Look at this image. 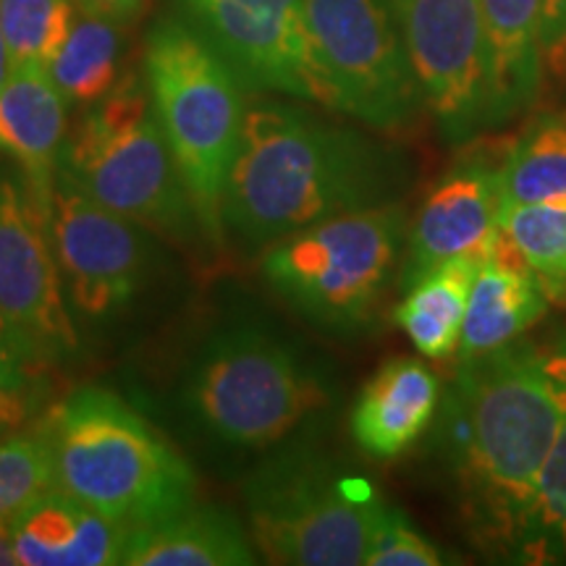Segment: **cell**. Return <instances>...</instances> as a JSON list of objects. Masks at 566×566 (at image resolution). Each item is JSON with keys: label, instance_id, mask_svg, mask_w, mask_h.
Listing matches in <instances>:
<instances>
[{"label": "cell", "instance_id": "obj_1", "mask_svg": "<svg viewBox=\"0 0 566 566\" xmlns=\"http://www.w3.org/2000/svg\"><path fill=\"white\" fill-rule=\"evenodd\" d=\"M558 420L562 407L541 349L514 342L462 359L441 430L483 541L520 548Z\"/></svg>", "mask_w": 566, "mask_h": 566}, {"label": "cell", "instance_id": "obj_2", "mask_svg": "<svg viewBox=\"0 0 566 566\" xmlns=\"http://www.w3.org/2000/svg\"><path fill=\"white\" fill-rule=\"evenodd\" d=\"M391 153L363 134L281 103L252 105L226 189L223 223L250 247H271L325 218L391 202Z\"/></svg>", "mask_w": 566, "mask_h": 566}, {"label": "cell", "instance_id": "obj_3", "mask_svg": "<svg viewBox=\"0 0 566 566\" xmlns=\"http://www.w3.org/2000/svg\"><path fill=\"white\" fill-rule=\"evenodd\" d=\"M55 488L124 527L195 504V472L150 422L108 388L84 386L42 417Z\"/></svg>", "mask_w": 566, "mask_h": 566}, {"label": "cell", "instance_id": "obj_4", "mask_svg": "<svg viewBox=\"0 0 566 566\" xmlns=\"http://www.w3.org/2000/svg\"><path fill=\"white\" fill-rule=\"evenodd\" d=\"M145 74L163 137L200 229H226L223 205L244 126L242 80L189 21L163 19L147 34Z\"/></svg>", "mask_w": 566, "mask_h": 566}, {"label": "cell", "instance_id": "obj_5", "mask_svg": "<svg viewBox=\"0 0 566 566\" xmlns=\"http://www.w3.org/2000/svg\"><path fill=\"white\" fill-rule=\"evenodd\" d=\"M247 530L268 564L359 566L388 509L367 480L296 443L273 451L244 483Z\"/></svg>", "mask_w": 566, "mask_h": 566}, {"label": "cell", "instance_id": "obj_6", "mask_svg": "<svg viewBox=\"0 0 566 566\" xmlns=\"http://www.w3.org/2000/svg\"><path fill=\"white\" fill-rule=\"evenodd\" d=\"M59 171L103 208L145 229L181 239L200 229L155 116L150 87L137 74L118 80L84 113L63 142Z\"/></svg>", "mask_w": 566, "mask_h": 566}, {"label": "cell", "instance_id": "obj_7", "mask_svg": "<svg viewBox=\"0 0 566 566\" xmlns=\"http://www.w3.org/2000/svg\"><path fill=\"white\" fill-rule=\"evenodd\" d=\"M405 242L407 216L399 205L342 212L268 247L263 275L302 317L352 334L386 294Z\"/></svg>", "mask_w": 566, "mask_h": 566}, {"label": "cell", "instance_id": "obj_8", "mask_svg": "<svg viewBox=\"0 0 566 566\" xmlns=\"http://www.w3.org/2000/svg\"><path fill=\"white\" fill-rule=\"evenodd\" d=\"M184 405L216 441L271 449L325 409L328 391L265 331L229 328L205 344L184 380Z\"/></svg>", "mask_w": 566, "mask_h": 566}, {"label": "cell", "instance_id": "obj_9", "mask_svg": "<svg viewBox=\"0 0 566 566\" xmlns=\"http://www.w3.org/2000/svg\"><path fill=\"white\" fill-rule=\"evenodd\" d=\"M315 59L336 111L373 129H401L424 105L388 0H304Z\"/></svg>", "mask_w": 566, "mask_h": 566}, {"label": "cell", "instance_id": "obj_10", "mask_svg": "<svg viewBox=\"0 0 566 566\" xmlns=\"http://www.w3.org/2000/svg\"><path fill=\"white\" fill-rule=\"evenodd\" d=\"M0 315L34 363L80 352L45 208L24 171L0 163Z\"/></svg>", "mask_w": 566, "mask_h": 566}, {"label": "cell", "instance_id": "obj_11", "mask_svg": "<svg viewBox=\"0 0 566 566\" xmlns=\"http://www.w3.org/2000/svg\"><path fill=\"white\" fill-rule=\"evenodd\" d=\"M45 221L69 304L87 317L126 307L155 268L150 229L118 216L55 174Z\"/></svg>", "mask_w": 566, "mask_h": 566}, {"label": "cell", "instance_id": "obj_12", "mask_svg": "<svg viewBox=\"0 0 566 566\" xmlns=\"http://www.w3.org/2000/svg\"><path fill=\"white\" fill-rule=\"evenodd\" d=\"M391 6L424 108L436 116L443 137L467 142L491 126L480 0H391Z\"/></svg>", "mask_w": 566, "mask_h": 566}, {"label": "cell", "instance_id": "obj_13", "mask_svg": "<svg viewBox=\"0 0 566 566\" xmlns=\"http://www.w3.org/2000/svg\"><path fill=\"white\" fill-rule=\"evenodd\" d=\"M179 6L244 87L336 108L334 90L315 59L304 0H179Z\"/></svg>", "mask_w": 566, "mask_h": 566}, {"label": "cell", "instance_id": "obj_14", "mask_svg": "<svg viewBox=\"0 0 566 566\" xmlns=\"http://www.w3.org/2000/svg\"><path fill=\"white\" fill-rule=\"evenodd\" d=\"M501 160L504 155L472 150L430 189L407 239L401 292L446 260L485 254L501 212Z\"/></svg>", "mask_w": 566, "mask_h": 566}, {"label": "cell", "instance_id": "obj_15", "mask_svg": "<svg viewBox=\"0 0 566 566\" xmlns=\"http://www.w3.org/2000/svg\"><path fill=\"white\" fill-rule=\"evenodd\" d=\"M69 137V101L42 63H11L0 87V153L30 179L42 208L51 197L63 142Z\"/></svg>", "mask_w": 566, "mask_h": 566}, {"label": "cell", "instance_id": "obj_16", "mask_svg": "<svg viewBox=\"0 0 566 566\" xmlns=\"http://www.w3.org/2000/svg\"><path fill=\"white\" fill-rule=\"evenodd\" d=\"M21 566L122 564L129 527L74 499L61 488L40 495L9 522Z\"/></svg>", "mask_w": 566, "mask_h": 566}, {"label": "cell", "instance_id": "obj_17", "mask_svg": "<svg viewBox=\"0 0 566 566\" xmlns=\"http://www.w3.org/2000/svg\"><path fill=\"white\" fill-rule=\"evenodd\" d=\"M441 405V384L420 359L396 357L373 375L352 409V436L375 459H394L420 438Z\"/></svg>", "mask_w": 566, "mask_h": 566}, {"label": "cell", "instance_id": "obj_18", "mask_svg": "<svg viewBox=\"0 0 566 566\" xmlns=\"http://www.w3.org/2000/svg\"><path fill=\"white\" fill-rule=\"evenodd\" d=\"M548 302L543 283L495 239L493 231L467 302L459 359L483 357L514 344L546 315Z\"/></svg>", "mask_w": 566, "mask_h": 566}, {"label": "cell", "instance_id": "obj_19", "mask_svg": "<svg viewBox=\"0 0 566 566\" xmlns=\"http://www.w3.org/2000/svg\"><path fill=\"white\" fill-rule=\"evenodd\" d=\"M242 522L223 506H184L179 512L132 527L124 566H250L254 543Z\"/></svg>", "mask_w": 566, "mask_h": 566}, {"label": "cell", "instance_id": "obj_20", "mask_svg": "<svg viewBox=\"0 0 566 566\" xmlns=\"http://www.w3.org/2000/svg\"><path fill=\"white\" fill-rule=\"evenodd\" d=\"M488 45V122L499 126L533 103L543 80V0H480Z\"/></svg>", "mask_w": 566, "mask_h": 566}, {"label": "cell", "instance_id": "obj_21", "mask_svg": "<svg viewBox=\"0 0 566 566\" xmlns=\"http://www.w3.org/2000/svg\"><path fill=\"white\" fill-rule=\"evenodd\" d=\"M485 254H462L436 265L405 292L394 321L430 359H446L459 349L472 283Z\"/></svg>", "mask_w": 566, "mask_h": 566}, {"label": "cell", "instance_id": "obj_22", "mask_svg": "<svg viewBox=\"0 0 566 566\" xmlns=\"http://www.w3.org/2000/svg\"><path fill=\"white\" fill-rule=\"evenodd\" d=\"M543 359L554 380L562 420L551 454L543 464L520 551L533 562H554V558H566V342L543 349Z\"/></svg>", "mask_w": 566, "mask_h": 566}, {"label": "cell", "instance_id": "obj_23", "mask_svg": "<svg viewBox=\"0 0 566 566\" xmlns=\"http://www.w3.org/2000/svg\"><path fill=\"white\" fill-rule=\"evenodd\" d=\"M495 239L543 283L551 300H566V197L501 205Z\"/></svg>", "mask_w": 566, "mask_h": 566}, {"label": "cell", "instance_id": "obj_24", "mask_svg": "<svg viewBox=\"0 0 566 566\" xmlns=\"http://www.w3.org/2000/svg\"><path fill=\"white\" fill-rule=\"evenodd\" d=\"M122 32L118 21L84 17L74 21L61 51L48 63L69 105H95L118 84Z\"/></svg>", "mask_w": 566, "mask_h": 566}, {"label": "cell", "instance_id": "obj_25", "mask_svg": "<svg viewBox=\"0 0 566 566\" xmlns=\"http://www.w3.org/2000/svg\"><path fill=\"white\" fill-rule=\"evenodd\" d=\"M501 205L566 197V116H546L501 160Z\"/></svg>", "mask_w": 566, "mask_h": 566}, {"label": "cell", "instance_id": "obj_26", "mask_svg": "<svg viewBox=\"0 0 566 566\" xmlns=\"http://www.w3.org/2000/svg\"><path fill=\"white\" fill-rule=\"evenodd\" d=\"M76 0H0V32L11 63H48L74 27Z\"/></svg>", "mask_w": 566, "mask_h": 566}, {"label": "cell", "instance_id": "obj_27", "mask_svg": "<svg viewBox=\"0 0 566 566\" xmlns=\"http://www.w3.org/2000/svg\"><path fill=\"white\" fill-rule=\"evenodd\" d=\"M53 488L51 449L38 430L0 441V522H11Z\"/></svg>", "mask_w": 566, "mask_h": 566}, {"label": "cell", "instance_id": "obj_28", "mask_svg": "<svg viewBox=\"0 0 566 566\" xmlns=\"http://www.w3.org/2000/svg\"><path fill=\"white\" fill-rule=\"evenodd\" d=\"M443 564L436 546H430L399 512H388L375 537L367 566H438Z\"/></svg>", "mask_w": 566, "mask_h": 566}, {"label": "cell", "instance_id": "obj_29", "mask_svg": "<svg viewBox=\"0 0 566 566\" xmlns=\"http://www.w3.org/2000/svg\"><path fill=\"white\" fill-rule=\"evenodd\" d=\"M543 69L564 74L566 69V0H543L541 17Z\"/></svg>", "mask_w": 566, "mask_h": 566}, {"label": "cell", "instance_id": "obj_30", "mask_svg": "<svg viewBox=\"0 0 566 566\" xmlns=\"http://www.w3.org/2000/svg\"><path fill=\"white\" fill-rule=\"evenodd\" d=\"M32 417V380L9 384L0 380V441L17 436Z\"/></svg>", "mask_w": 566, "mask_h": 566}, {"label": "cell", "instance_id": "obj_31", "mask_svg": "<svg viewBox=\"0 0 566 566\" xmlns=\"http://www.w3.org/2000/svg\"><path fill=\"white\" fill-rule=\"evenodd\" d=\"M38 365L30 354L24 352V346L19 344L17 334L11 331V325L6 323V317L0 315V380H9V384H27L30 380V367Z\"/></svg>", "mask_w": 566, "mask_h": 566}, {"label": "cell", "instance_id": "obj_32", "mask_svg": "<svg viewBox=\"0 0 566 566\" xmlns=\"http://www.w3.org/2000/svg\"><path fill=\"white\" fill-rule=\"evenodd\" d=\"M147 0H76V9L84 17H101L111 21H129L145 9Z\"/></svg>", "mask_w": 566, "mask_h": 566}, {"label": "cell", "instance_id": "obj_33", "mask_svg": "<svg viewBox=\"0 0 566 566\" xmlns=\"http://www.w3.org/2000/svg\"><path fill=\"white\" fill-rule=\"evenodd\" d=\"M19 564L17 562V548H13V535L9 522H0V566Z\"/></svg>", "mask_w": 566, "mask_h": 566}, {"label": "cell", "instance_id": "obj_34", "mask_svg": "<svg viewBox=\"0 0 566 566\" xmlns=\"http://www.w3.org/2000/svg\"><path fill=\"white\" fill-rule=\"evenodd\" d=\"M9 71H11V55H9V48H6L3 32H0V87H3Z\"/></svg>", "mask_w": 566, "mask_h": 566}]
</instances>
